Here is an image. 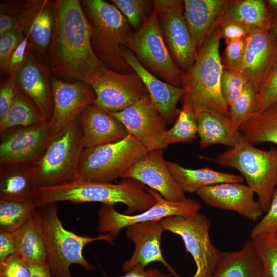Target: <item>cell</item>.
Returning <instances> with one entry per match:
<instances>
[{"label": "cell", "instance_id": "obj_9", "mask_svg": "<svg viewBox=\"0 0 277 277\" xmlns=\"http://www.w3.org/2000/svg\"><path fill=\"white\" fill-rule=\"evenodd\" d=\"M161 221L166 231L181 238L186 251L193 258L196 270L191 277H213L223 252L211 241L209 219L199 212L189 215L171 216Z\"/></svg>", "mask_w": 277, "mask_h": 277}, {"label": "cell", "instance_id": "obj_37", "mask_svg": "<svg viewBox=\"0 0 277 277\" xmlns=\"http://www.w3.org/2000/svg\"><path fill=\"white\" fill-rule=\"evenodd\" d=\"M113 4L127 19L136 31L154 10V1L112 0Z\"/></svg>", "mask_w": 277, "mask_h": 277}, {"label": "cell", "instance_id": "obj_13", "mask_svg": "<svg viewBox=\"0 0 277 277\" xmlns=\"http://www.w3.org/2000/svg\"><path fill=\"white\" fill-rule=\"evenodd\" d=\"M161 33L170 54L184 72L194 64L196 55L184 17L183 1L155 0Z\"/></svg>", "mask_w": 277, "mask_h": 277}, {"label": "cell", "instance_id": "obj_15", "mask_svg": "<svg viewBox=\"0 0 277 277\" xmlns=\"http://www.w3.org/2000/svg\"><path fill=\"white\" fill-rule=\"evenodd\" d=\"M91 85L96 94L94 104L109 113L123 111L149 94L134 71L123 74L108 68Z\"/></svg>", "mask_w": 277, "mask_h": 277}, {"label": "cell", "instance_id": "obj_26", "mask_svg": "<svg viewBox=\"0 0 277 277\" xmlns=\"http://www.w3.org/2000/svg\"><path fill=\"white\" fill-rule=\"evenodd\" d=\"M213 277H265L252 240L238 250L223 252Z\"/></svg>", "mask_w": 277, "mask_h": 277}, {"label": "cell", "instance_id": "obj_28", "mask_svg": "<svg viewBox=\"0 0 277 277\" xmlns=\"http://www.w3.org/2000/svg\"><path fill=\"white\" fill-rule=\"evenodd\" d=\"M171 174L185 192L196 193L204 187L228 182L242 183V175L218 171L210 168H186L178 163L165 161Z\"/></svg>", "mask_w": 277, "mask_h": 277}, {"label": "cell", "instance_id": "obj_38", "mask_svg": "<svg viewBox=\"0 0 277 277\" xmlns=\"http://www.w3.org/2000/svg\"><path fill=\"white\" fill-rule=\"evenodd\" d=\"M276 103L277 60L269 70L257 92L255 104L251 117Z\"/></svg>", "mask_w": 277, "mask_h": 277}, {"label": "cell", "instance_id": "obj_1", "mask_svg": "<svg viewBox=\"0 0 277 277\" xmlns=\"http://www.w3.org/2000/svg\"><path fill=\"white\" fill-rule=\"evenodd\" d=\"M55 21L47 56L50 70L92 85L108 68L93 51V26L78 0L54 1Z\"/></svg>", "mask_w": 277, "mask_h": 277}, {"label": "cell", "instance_id": "obj_54", "mask_svg": "<svg viewBox=\"0 0 277 277\" xmlns=\"http://www.w3.org/2000/svg\"><path fill=\"white\" fill-rule=\"evenodd\" d=\"M277 60V51H276V61Z\"/></svg>", "mask_w": 277, "mask_h": 277}, {"label": "cell", "instance_id": "obj_23", "mask_svg": "<svg viewBox=\"0 0 277 277\" xmlns=\"http://www.w3.org/2000/svg\"><path fill=\"white\" fill-rule=\"evenodd\" d=\"M122 51L125 61L143 82L154 106L166 122L172 123L180 113L177 104L185 93L183 88L172 86L157 78L146 69L135 54L125 46L123 47Z\"/></svg>", "mask_w": 277, "mask_h": 277}, {"label": "cell", "instance_id": "obj_53", "mask_svg": "<svg viewBox=\"0 0 277 277\" xmlns=\"http://www.w3.org/2000/svg\"><path fill=\"white\" fill-rule=\"evenodd\" d=\"M270 21L271 25L269 31L274 41L277 45V17L271 18Z\"/></svg>", "mask_w": 277, "mask_h": 277}, {"label": "cell", "instance_id": "obj_40", "mask_svg": "<svg viewBox=\"0 0 277 277\" xmlns=\"http://www.w3.org/2000/svg\"><path fill=\"white\" fill-rule=\"evenodd\" d=\"M247 83V81L240 72L224 67L221 77V90L229 107L241 94Z\"/></svg>", "mask_w": 277, "mask_h": 277}, {"label": "cell", "instance_id": "obj_11", "mask_svg": "<svg viewBox=\"0 0 277 277\" xmlns=\"http://www.w3.org/2000/svg\"><path fill=\"white\" fill-rule=\"evenodd\" d=\"M147 192L156 199L155 203L148 209L135 215L118 212L114 206L103 204L98 211L97 231L100 234H109L115 239L121 230L131 225L153 220H161L171 216L189 215L200 212L202 208L196 200L187 198L182 201L165 199L160 193L146 187Z\"/></svg>", "mask_w": 277, "mask_h": 277}, {"label": "cell", "instance_id": "obj_39", "mask_svg": "<svg viewBox=\"0 0 277 277\" xmlns=\"http://www.w3.org/2000/svg\"><path fill=\"white\" fill-rule=\"evenodd\" d=\"M252 240V239H251ZM265 277H277V238L270 235L252 240Z\"/></svg>", "mask_w": 277, "mask_h": 277}, {"label": "cell", "instance_id": "obj_24", "mask_svg": "<svg viewBox=\"0 0 277 277\" xmlns=\"http://www.w3.org/2000/svg\"><path fill=\"white\" fill-rule=\"evenodd\" d=\"M229 0H185L184 17L197 56L202 45L222 21Z\"/></svg>", "mask_w": 277, "mask_h": 277}, {"label": "cell", "instance_id": "obj_47", "mask_svg": "<svg viewBox=\"0 0 277 277\" xmlns=\"http://www.w3.org/2000/svg\"><path fill=\"white\" fill-rule=\"evenodd\" d=\"M16 252L14 233L0 230V263Z\"/></svg>", "mask_w": 277, "mask_h": 277}, {"label": "cell", "instance_id": "obj_25", "mask_svg": "<svg viewBox=\"0 0 277 277\" xmlns=\"http://www.w3.org/2000/svg\"><path fill=\"white\" fill-rule=\"evenodd\" d=\"M79 121L84 148L115 142L129 134L121 122L94 104L83 110Z\"/></svg>", "mask_w": 277, "mask_h": 277}, {"label": "cell", "instance_id": "obj_17", "mask_svg": "<svg viewBox=\"0 0 277 277\" xmlns=\"http://www.w3.org/2000/svg\"><path fill=\"white\" fill-rule=\"evenodd\" d=\"M7 13L17 18L21 29L28 37L29 47L46 55L51 41L55 21L54 1H26L7 6Z\"/></svg>", "mask_w": 277, "mask_h": 277}, {"label": "cell", "instance_id": "obj_5", "mask_svg": "<svg viewBox=\"0 0 277 277\" xmlns=\"http://www.w3.org/2000/svg\"><path fill=\"white\" fill-rule=\"evenodd\" d=\"M81 2L86 16L94 28L91 45L95 55L113 71L123 74L133 72L122 51L135 32L127 19L112 3L103 0Z\"/></svg>", "mask_w": 277, "mask_h": 277}, {"label": "cell", "instance_id": "obj_21", "mask_svg": "<svg viewBox=\"0 0 277 277\" xmlns=\"http://www.w3.org/2000/svg\"><path fill=\"white\" fill-rule=\"evenodd\" d=\"M196 194L208 206L234 211L252 221L264 213L253 190L242 183H221L202 188Z\"/></svg>", "mask_w": 277, "mask_h": 277}, {"label": "cell", "instance_id": "obj_18", "mask_svg": "<svg viewBox=\"0 0 277 277\" xmlns=\"http://www.w3.org/2000/svg\"><path fill=\"white\" fill-rule=\"evenodd\" d=\"M163 149L148 151L122 176L139 181L156 191L164 198L172 201H182L187 197L166 164Z\"/></svg>", "mask_w": 277, "mask_h": 277}, {"label": "cell", "instance_id": "obj_34", "mask_svg": "<svg viewBox=\"0 0 277 277\" xmlns=\"http://www.w3.org/2000/svg\"><path fill=\"white\" fill-rule=\"evenodd\" d=\"M44 123L34 103L16 85L15 95L9 110L0 120V132L8 129Z\"/></svg>", "mask_w": 277, "mask_h": 277}, {"label": "cell", "instance_id": "obj_52", "mask_svg": "<svg viewBox=\"0 0 277 277\" xmlns=\"http://www.w3.org/2000/svg\"><path fill=\"white\" fill-rule=\"evenodd\" d=\"M270 18L277 17V0L265 1Z\"/></svg>", "mask_w": 277, "mask_h": 277}, {"label": "cell", "instance_id": "obj_44", "mask_svg": "<svg viewBox=\"0 0 277 277\" xmlns=\"http://www.w3.org/2000/svg\"><path fill=\"white\" fill-rule=\"evenodd\" d=\"M0 277H30L27 263L17 253L0 263Z\"/></svg>", "mask_w": 277, "mask_h": 277}, {"label": "cell", "instance_id": "obj_16", "mask_svg": "<svg viewBox=\"0 0 277 277\" xmlns=\"http://www.w3.org/2000/svg\"><path fill=\"white\" fill-rule=\"evenodd\" d=\"M109 113L121 122L129 133L148 151L168 147L165 142L166 122L149 94L123 111Z\"/></svg>", "mask_w": 277, "mask_h": 277}, {"label": "cell", "instance_id": "obj_51", "mask_svg": "<svg viewBox=\"0 0 277 277\" xmlns=\"http://www.w3.org/2000/svg\"><path fill=\"white\" fill-rule=\"evenodd\" d=\"M27 264L30 271V277H52L47 263Z\"/></svg>", "mask_w": 277, "mask_h": 277}, {"label": "cell", "instance_id": "obj_31", "mask_svg": "<svg viewBox=\"0 0 277 277\" xmlns=\"http://www.w3.org/2000/svg\"><path fill=\"white\" fill-rule=\"evenodd\" d=\"M34 212L21 227L13 232L16 253L27 263H47L45 242Z\"/></svg>", "mask_w": 277, "mask_h": 277}, {"label": "cell", "instance_id": "obj_12", "mask_svg": "<svg viewBox=\"0 0 277 277\" xmlns=\"http://www.w3.org/2000/svg\"><path fill=\"white\" fill-rule=\"evenodd\" d=\"M0 134V164L32 166L54 139L46 123L13 127Z\"/></svg>", "mask_w": 277, "mask_h": 277}, {"label": "cell", "instance_id": "obj_43", "mask_svg": "<svg viewBox=\"0 0 277 277\" xmlns=\"http://www.w3.org/2000/svg\"><path fill=\"white\" fill-rule=\"evenodd\" d=\"M245 38L226 43V49L222 58L221 57L224 67L238 71L245 53Z\"/></svg>", "mask_w": 277, "mask_h": 277}, {"label": "cell", "instance_id": "obj_14", "mask_svg": "<svg viewBox=\"0 0 277 277\" xmlns=\"http://www.w3.org/2000/svg\"><path fill=\"white\" fill-rule=\"evenodd\" d=\"M50 83L53 111L48 124L54 138L76 121L88 105L94 103L96 94L92 86L83 82L69 83L52 78Z\"/></svg>", "mask_w": 277, "mask_h": 277}, {"label": "cell", "instance_id": "obj_20", "mask_svg": "<svg viewBox=\"0 0 277 277\" xmlns=\"http://www.w3.org/2000/svg\"><path fill=\"white\" fill-rule=\"evenodd\" d=\"M30 51L28 47L24 62L14 74L16 84L36 105L44 123L48 124L53 111L49 69Z\"/></svg>", "mask_w": 277, "mask_h": 277}, {"label": "cell", "instance_id": "obj_36", "mask_svg": "<svg viewBox=\"0 0 277 277\" xmlns=\"http://www.w3.org/2000/svg\"><path fill=\"white\" fill-rule=\"evenodd\" d=\"M256 93L254 87L248 83L241 94L229 106V118L236 131L240 132L241 127L251 117Z\"/></svg>", "mask_w": 277, "mask_h": 277}, {"label": "cell", "instance_id": "obj_2", "mask_svg": "<svg viewBox=\"0 0 277 277\" xmlns=\"http://www.w3.org/2000/svg\"><path fill=\"white\" fill-rule=\"evenodd\" d=\"M124 179L116 184L78 179L62 185L37 187L34 197L38 206L62 201L100 202L112 206L122 203L127 207L123 213L126 215L143 212L155 203V197L146 191L144 184L135 180Z\"/></svg>", "mask_w": 277, "mask_h": 277}, {"label": "cell", "instance_id": "obj_19", "mask_svg": "<svg viewBox=\"0 0 277 277\" xmlns=\"http://www.w3.org/2000/svg\"><path fill=\"white\" fill-rule=\"evenodd\" d=\"M126 235L135 246L131 256L122 266L125 273L145 269L150 263L160 262L175 277H180L164 259L161 248L163 233L166 229L161 220H153L131 225L126 227Z\"/></svg>", "mask_w": 277, "mask_h": 277}, {"label": "cell", "instance_id": "obj_30", "mask_svg": "<svg viewBox=\"0 0 277 277\" xmlns=\"http://www.w3.org/2000/svg\"><path fill=\"white\" fill-rule=\"evenodd\" d=\"M36 188L33 166L0 164V198H34Z\"/></svg>", "mask_w": 277, "mask_h": 277}, {"label": "cell", "instance_id": "obj_55", "mask_svg": "<svg viewBox=\"0 0 277 277\" xmlns=\"http://www.w3.org/2000/svg\"><path fill=\"white\" fill-rule=\"evenodd\" d=\"M275 236H276V237L277 238V233H276V234Z\"/></svg>", "mask_w": 277, "mask_h": 277}, {"label": "cell", "instance_id": "obj_50", "mask_svg": "<svg viewBox=\"0 0 277 277\" xmlns=\"http://www.w3.org/2000/svg\"><path fill=\"white\" fill-rule=\"evenodd\" d=\"M125 274L120 277H171V275L163 273L157 268L136 270Z\"/></svg>", "mask_w": 277, "mask_h": 277}, {"label": "cell", "instance_id": "obj_32", "mask_svg": "<svg viewBox=\"0 0 277 277\" xmlns=\"http://www.w3.org/2000/svg\"><path fill=\"white\" fill-rule=\"evenodd\" d=\"M240 131L253 145L266 142L277 145V103L250 117Z\"/></svg>", "mask_w": 277, "mask_h": 277}, {"label": "cell", "instance_id": "obj_46", "mask_svg": "<svg viewBox=\"0 0 277 277\" xmlns=\"http://www.w3.org/2000/svg\"><path fill=\"white\" fill-rule=\"evenodd\" d=\"M219 27L220 37L225 40V43L244 38L249 33L242 26L223 19Z\"/></svg>", "mask_w": 277, "mask_h": 277}, {"label": "cell", "instance_id": "obj_48", "mask_svg": "<svg viewBox=\"0 0 277 277\" xmlns=\"http://www.w3.org/2000/svg\"><path fill=\"white\" fill-rule=\"evenodd\" d=\"M28 49V37L24 39L13 52L10 63L9 74H14L16 71L24 62Z\"/></svg>", "mask_w": 277, "mask_h": 277}, {"label": "cell", "instance_id": "obj_8", "mask_svg": "<svg viewBox=\"0 0 277 277\" xmlns=\"http://www.w3.org/2000/svg\"><path fill=\"white\" fill-rule=\"evenodd\" d=\"M84 148L78 118L53 140L41 159L33 166L37 188L62 185L77 180Z\"/></svg>", "mask_w": 277, "mask_h": 277}, {"label": "cell", "instance_id": "obj_6", "mask_svg": "<svg viewBox=\"0 0 277 277\" xmlns=\"http://www.w3.org/2000/svg\"><path fill=\"white\" fill-rule=\"evenodd\" d=\"M210 160L239 171L256 195L264 212L267 211L277 187V149H258L241 133L234 147Z\"/></svg>", "mask_w": 277, "mask_h": 277}, {"label": "cell", "instance_id": "obj_42", "mask_svg": "<svg viewBox=\"0 0 277 277\" xmlns=\"http://www.w3.org/2000/svg\"><path fill=\"white\" fill-rule=\"evenodd\" d=\"M25 37L21 29H15L0 35V67L9 73L11 56Z\"/></svg>", "mask_w": 277, "mask_h": 277}, {"label": "cell", "instance_id": "obj_29", "mask_svg": "<svg viewBox=\"0 0 277 277\" xmlns=\"http://www.w3.org/2000/svg\"><path fill=\"white\" fill-rule=\"evenodd\" d=\"M223 19L235 23L248 33L256 30H269L271 21L265 1H230Z\"/></svg>", "mask_w": 277, "mask_h": 277}, {"label": "cell", "instance_id": "obj_33", "mask_svg": "<svg viewBox=\"0 0 277 277\" xmlns=\"http://www.w3.org/2000/svg\"><path fill=\"white\" fill-rule=\"evenodd\" d=\"M37 207L34 198H0V230L15 232Z\"/></svg>", "mask_w": 277, "mask_h": 277}, {"label": "cell", "instance_id": "obj_49", "mask_svg": "<svg viewBox=\"0 0 277 277\" xmlns=\"http://www.w3.org/2000/svg\"><path fill=\"white\" fill-rule=\"evenodd\" d=\"M15 29H21V24L17 18L7 13H1L0 35Z\"/></svg>", "mask_w": 277, "mask_h": 277}, {"label": "cell", "instance_id": "obj_4", "mask_svg": "<svg viewBox=\"0 0 277 277\" xmlns=\"http://www.w3.org/2000/svg\"><path fill=\"white\" fill-rule=\"evenodd\" d=\"M57 203L38 206L34 212L43 237L46 252V262L52 277H72L70 271L72 264H78L87 271L95 266L83 256L85 246L95 241H105L113 244L114 238L109 234L95 237L81 236L66 229L58 215Z\"/></svg>", "mask_w": 277, "mask_h": 277}, {"label": "cell", "instance_id": "obj_45", "mask_svg": "<svg viewBox=\"0 0 277 277\" xmlns=\"http://www.w3.org/2000/svg\"><path fill=\"white\" fill-rule=\"evenodd\" d=\"M16 84L14 74H10L0 89V120L7 113L13 102Z\"/></svg>", "mask_w": 277, "mask_h": 277}, {"label": "cell", "instance_id": "obj_3", "mask_svg": "<svg viewBox=\"0 0 277 277\" xmlns=\"http://www.w3.org/2000/svg\"><path fill=\"white\" fill-rule=\"evenodd\" d=\"M219 26L204 42L192 66L183 72L181 83L185 93L182 97L195 113L210 110L229 117V106L221 90L224 66L219 54Z\"/></svg>", "mask_w": 277, "mask_h": 277}, {"label": "cell", "instance_id": "obj_41", "mask_svg": "<svg viewBox=\"0 0 277 277\" xmlns=\"http://www.w3.org/2000/svg\"><path fill=\"white\" fill-rule=\"evenodd\" d=\"M266 213L253 228L251 239L275 235L277 233V187L274 191Z\"/></svg>", "mask_w": 277, "mask_h": 277}, {"label": "cell", "instance_id": "obj_35", "mask_svg": "<svg viewBox=\"0 0 277 277\" xmlns=\"http://www.w3.org/2000/svg\"><path fill=\"white\" fill-rule=\"evenodd\" d=\"M197 121L189 103L183 98L182 106L173 126L166 132L165 142L169 145L190 143L197 138Z\"/></svg>", "mask_w": 277, "mask_h": 277}, {"label": "cell", "instance_id": "obj_10", "mask_svg": "<svg viewBox=\"0 0 277 277\" xmlns=\"http://www.w3.org/2000/svg\"><path fill=\"white\" fill-rule=\"evenodd\" d=\"M149 71L165 82L182 87L183 72L173 60L161 32L154 8L140 29L133 33L125 46Z\"/></svg>", "mask_w": 277, "mask_h": 277}, {"label": "cell", "instance_id": "obj_27", "mask_svg": "<svg viewBox=\"0 0 277 277\" xmlns=\"http://www.w3.org/2000/svg\"><path fill=\"white\" fill-rule=\"evenodd\" d=\"M195 114L200 148L203 149L214 144L231 148L236 144L241 133L234 129L229 117L210 110Z\"/></svg>", "mask_w": 277, "mask_h": 277}, {"label": "cell", "instance_id": "obj_22", "mask_svg": "<svg viewBox=\"0 0 277 277\" xmlns=\"http://www.w3.org/2000/svg\"><path fill=\"white\" fill-rule=\"evenodd\" d=\"M245 41V53L238 71L257 92L276 61L277 45L269 30L251 32L246 37Z\"/></svg>", "mask_w": 277, "mask_h": 277}, {"label": "cell", "instance_id": "obj_7", "mask_svg": "<svg viewBox=\"0 0 277 277\" xmlns=\"http://www.w3.org/2000/svg\"><path fill=\"white\" fill-rule=\"evenodd\" d=\"M148 151L130 134L115 142L84 148L80 161L78 179L111 183L121 178Z\"/></svg>", "mask_w": 277, "mask_h": 277}]
</instances>
